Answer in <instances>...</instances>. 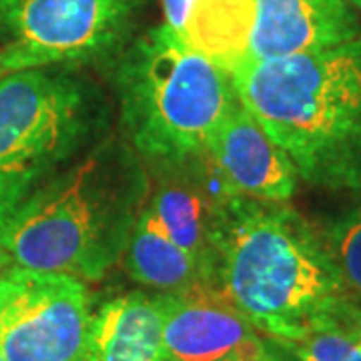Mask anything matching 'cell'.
Masks as SVG:
<instances>
[{"label":"cell","instance_id":"obj_1","mask_svg":"<svg viewBox=\"0 0 361 361\" xmlns=\"http://www.w3.org/2000/svg\"><path fill=\"white\" fill-rule=\"evenodd\" d=\"M151 193L135 149L103 139L0 219L13 267L99 281L123 257Z\"/></svg>","mask_w":361,"mask_h":361},{"label":"cell","instance_id":"obj_2","mask_svg":"<svg viewBox=\"0 0 361 361\" xmlns=\"http://www.w3.org/2000/svg\"><path fill=\"white\" fill-rule=\"evenodd\" d=\"M215 287L275 345L334 322L349 299L322 233L287 203L243 195L225 211Z\"/></svg>","mask_w":361,"mask_h":361},{"label":"cell","instance_id":"obj_3","mask_svg":"<svg viewBox=\"0 0 361 361\" xmlns=\"http://www.w3.org/2000/svg\"><path fill=\"white\" fill-rule=\"evenodd\" d=\"M239 103L329 191H361V37L336 49L245 61L233 71Z\"/></svg>","mask_w":361,"mask_h":361},{"label":"cell","instance_id":"obj_4","mask_svg":"<svg viewBox=\"0 0 361 361\" xmlns=\"http://www.w3.org/2000/svg\"><path fill=\"white\" fill-rule=\"evenodd\" d=\"M123 129L151 167L205 153L239 99L229 73L157 26L121 52L115 73Z\"/></svg>","mask_w":361,"mask_h":361},{"label":"cell","instance_id":"obj_5","mask_svg":"<svg viewBox=\"0 0 361 361\" xmlns=\"http://www.w3.org/2000/svg\"><path fill=\"white\" fill-rule=\"evenodd\" d=\"M109 104L73 68L0 78V219L104 139Z\"/></svg>","mask_w":361,"mask_h":361},{"label":"cell","instance_id":"obj_6","mask_svg":"<svg viewBox=\"0 0 361 361\" xmlns=\"http://www.w3.org/2000/svg\"><path fill=\"white\" fill-rule=\"evenodd\" d=\"M145 0H0V66L99 65L130 44Z\"/></svg>","mask_w":361,"mask_h":361},{"label":"cell","instance_id":"obj_7","mask_svg":"<svg viewBox=\"0 0 361 361\" xmlns=\"http://www.w3.org/2000/svg\"><path fill=\"white\" fill-rule=\"evenodd\" d=\"M90 297L82 279L11 267L0 277L4 361H87Z\"/></svg>","mask_w":361,"mask_h":361},{"label":"cell","instance_id":"obj_8","mask_svg":"<svg viewBox=\"0 0 361 361\" xmlns=\"http://www.w3.org/2000/svg\"><path fill=\"white\" fill-rule=\"evenodd\" d=\"M233 195L237 193L207 153L155 167V185L151 180L147 205L171 239L199 263L211 285L217 275L221 225Z\"/></svg>","mask_w":361,"mask_h":361},{"label":"cell","instance_id":"obj_9","mask_svg":"<svg viewBox=\"0 0 361 361\" xmlns=\"http://www.w3.org/2000/svg\"><path fill=\"white\" fill-rule=\"evenodd\" d=\"M169 361H267L253 323L213 285L159 293Z\"/></svg>","mask_w":361,"mask_h":361},{"label":"cell","instance_id":"obj_10","mask_svg":"<svg viewBox=\"0 0 361 361\" xmlns=\"http://www.w3.org/2000/svg\"><path fill=\"white\" fill-rule=\"evenodd\" d=\"M205 153L237 195L287 203L297 189V171L243 104L231 111L213 133Z\"/></svg>","mask_w":361,"mask_h":361},{"label":"cell","instance_id":"obj_11","mask_svg":"<svg viewBox=\"0 0 361 361\" xmlns=\"http://www.w3.org/2000/svg\"><path fill=\"white\" fill-rule=\"evenodd\" d=\"M255 23L247 61L336 49L361 37L348 0H253Z\"/></svg>","mask_w":361,"mask_h":361},{"label":"cell","instance_id":"obj_12","mask_svg":"<svg viewBox=\"0 0 361 361\" xmlns=\"http://www.w3.org/2000/svg\"><path fill=\"white\" fill-rule=\"evenodd\" d=\"M87 361H169L157 295L130 291L92 313Z\"/></svg>","mask_w":361,"mask_h":361},{"label":"cell","instance_id":"obj_13","mask_svg":"<svg viewBox=\"0 0 361 361\" xmlns=\"http://www.w3.org/2000/svg\"><path fill=\"white\" fill-rule=\"evenodd\" d=\"M121 261L133 281L159 293H175L203 283L211 285L199 263L171 239L149 205L142 207Z\"/></svg>","mask_w":361,"mask_h":361},{"label":"cell","instance_id":"obj_14","mask_svg":"<svg viewBox=\"0 0 361 361\" xmlns=\"http://www.w3.org/2000/svg\"><path fill=\"white\" fill-rule=\"evenodd\" d=\"M253 23V0H195L180 37L193 51L233 75L249 56Z\"/></svg>","mask_w":361,"mask_h":361},{"label":"cell","instance_id":"obj_15","mask_svg":"<svg viewBox=\"0 0 361 361\" xmlns=\"http://www.w3.org/2000/svg\"><path fill=\"white\" fill-rule=\"evenodd\" d=\"M351 301H361V207L341 213L322 231Z\"/></svg>","mask_w":361,"mask_h":361},{"label":"cell","instance_id":"obj_16","mask_svg":"<svg viewBox=\"0 0 361 361\" xmlns=\"http://www.w3.org/2000/svg\"><path fill=\"white\" fill-rule=\"evenodd\" d=\"M277 345L299 361H361V348L336 322L317 325L293 341Z\"/></svg>","mask_w":361,"mask_h":361},{"label":"cell","instance_id":"obj_17","mask_svg":"<svg viewBox=\"0 0 361 361\" xmlns=\"http://www.w3.org/2000/svg\"><path fill=\"white\" fill-rule=\"evenodd\" d=\"M334 322L361 348V301H343L334 315Z\"/></svg>","mask_w":361,"mask_h":361},{"label":"cell","instance_id":"obj_18","mask_svg":"<svg viewBox=\"0 0 361 361\" xmlns=\"http://www.w3.org/2000/svg\"><path fill=\"white\" fill-rule=\"evenodd\" d=\"M193 2L195 0H163L165 25L180 35L187 18H189V13L193 8Z\"/></svg>","mask_w":361,"mask_h":361},{"label":"cell","instance_id":"obj_19","mask_svg":"<svg viewBox=\"0 0 361 361\" xmlns=\"http://www.w3.org/2000/svg\"><path fill=\"white\" fill-rule=\"evenodd\" d=\"M11 267H13V265H11V259L6 257V253H4V251L0 249V277H2V275H4L6 271L11 269Z\"/></svg>","mask_w":361,"mask_h":361},{"label":"cell","instance_id":"obj_20","mask_svg":"<svg viewBox=\"0 0 361 361\" xmlns=\"http://www.w3.org/2000/svg\"><path fill=\"white\" fill-rule=\"evenodd\" d=\"M349 4L353 6V8H357V11H361V0H348Z\"/></svg>","mask_w":361,"mask_h":361},{"label":"cell","instance_id":"obj_21","mask_svg":"<svg viewBox=\"0 0 361 361\" xmlns=\"http://www.w3.org/2000/svg\"><path fill=\"white\" fill-rule=\"evenodd\" d=\"M267 361H279V357H277V355H275V353H271L269 355V360Z\"/></svg>","mask_w":361,"mask_h":361},{"label":"cell","instance_id":"obj_22","mask_svg":"<svg viewBox=\"0 0 361 361\" xmlns=\"http://www.w3.org/2000/svg\"><path fill=\"white\" fill-rule=\"evenodd\" d=\"M4 75H6V73H4V71H2V66H0V78L4 77Z\"/></svg>","mask_w":361,"mask_h":361}]
</instances>
